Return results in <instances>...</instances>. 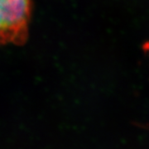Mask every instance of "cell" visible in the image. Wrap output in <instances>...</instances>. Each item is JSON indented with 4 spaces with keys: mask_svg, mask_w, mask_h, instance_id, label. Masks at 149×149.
Returning a JSON list of instances; mask_svg holds the SVG:
<instances>
[{
    "mask_svg": "<svg viewBox=\"0 0 149 149\" xmlns=\"http://www.w3.org/2000/svg\"><path fill=\"white\" fill-rule=\"evenodd\" d=\"M30 15V0H0V46L25 42Z\"/></svg>",
    "mask_w": 149,
    "mask_h": 149,
    "instance_id": "1",
    "label": "cell"
}]
</instances>
